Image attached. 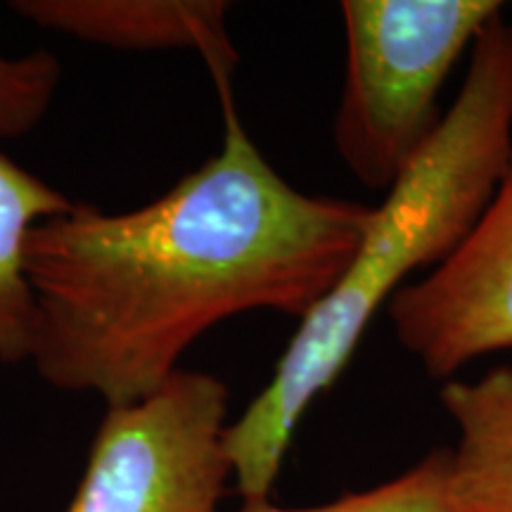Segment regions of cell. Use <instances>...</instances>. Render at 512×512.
<instances>
[{
  "mask_svg": "<svg viewBox=\"0 0 512 512\" xmlns=\"http://www.w3.org/2000/svg\"><path fill=\"white\" fill-rule=\"evenodd\" d=\"M223 145L145 207L72 202L31 230L29 358L50 387L107 408L157 392L221 320H302L356 254L373 207L292 188L242 126L233 76L214 74Z\"/></svg>",
  "mask_w": 512,
  "mask_h": 512,
  "instance_id": "obj_1",
  "label": "cell"
},
{
  "mask_svg": "<svg viewBox=\"0 0 512 512\" xmlns=\"http://www.w3.org/2000/svg\"><path fill=\"white\" fill-rule=\"evenodd\" d=\"M512 155V22L503 12L472 46L439 131L373 207L356 254L306 316L266 387L223 434L242 501H268L311 403L347 370L382 306L422 268L456 252Z\"/></svg>",
  "mask_w": 512,
  "mask_h": 512,
  "instance_id": "obj_2",
  "label": "cell"
},
{
  "mask_svg": "<svg viewBox=\"0 0 512 512\" xmlns=\"http://www.w3.org/2000/svg\"><path fill=\"white\" fill-rule=\"evenodd\" d=\"M498 0H344L347 72L332 124L356 181L387 192L430 145L446 112L439 95Z\"/></svg>",
  "mask_w": 512,
  "mask_h": 512,
  "instance_id": "obj_3",
  "label": "cell"
},
{
  "mask_svg": "<svg viewBox=\"0 0 512 512\" xmlns=\"http://www.w3.org/2000/svg\"><path fill=\"white\" fill-rule=\"evenodd\" d=\"M230 392L176 370L157 392L107 408L67 512H216L230 472Z\"/></svg>",
  "mask_w": 512,
  "mask_h": 512,
  "instance_id": "obj_4",
  "label": "cell"
},
{
  "mask_svg": "<svg viewBox=\"0 0 512 512\" xmlns=\"http://www.w3.org/2000/svg\"><path fill=\"white\" fill-rule=\"evenodd\" d=\"M394 337L430 377L512 347V155L456 252L387 306Z\"/></svg>",
  "mask_w": 512,
  "mask_h": 512,
  "instance_id": "obj_5",
  "label": "cell"
},
{
  "mask_svg": "<svg viewBox=\"0 0 512 512\" xmlns=\"http://www.w3.org/2000/svg\"><path fill=\"white\" fill-rule=\"evenodd\" d=\"M17 17L83 43L159 53L195 50L209 74H233L238 50L223 0H17Z\"/></svg>",
  "mask_w": 512,
  "mask_h": 512,
  "instance_id": "obj_6",
  "label": "cell"
},
{
  "mask_svg": "<svg viewBox=\"0 0 512 512\" xmlns=\"http://www.w3.org/2000/svg\"><path fill=\"white\" fill-rule=\"evenodd\" d=\"M441 406L458 430L448 451L453 512H512V366L477 380H446Z\"/></svg>",
  "mask_w": 512,
  "mask_h": 512,
  "instance_id": "obj_7",
  "label": "cell"
},
{
  "mask_svg": "<svg viewBox=\"0 0 512 512\" xmlns=\"http://www.w3.org/2000/svg\"><path fill=\"white\" fill-rule=\"evenodd\" d=\"M74 200L0 155V361L29 358L34 302L24 275L29 233L50 216L62 214Z\"/></svg>",
  "mask_w": 512,
  "mask_h": 512,
  "instance_id": "obj_8",
  "label": "cell"
},
{
  "mask_svg": "<svg viewBox=\"0 0 512 512\" xmlns=\"http://www.w3.org/2000/svg\"><path fill=\"white\" fill-rule=\"evenodd\" d=\"M448 451H432L403 475L311 508H278L271 501H245L235 512H453L446 491Z\"/></svg>",
  "mask_w": 512,
  "mask_h": 512,
  "instance_id": "obj_9",
  "label": "cell"
},
{
  "mask_svg": "<svg viewBox=\"0 0 512 512\" xmlns=\"http://www.w3.org/2000/svg\"><path fill=\"white\" fill-rule=\"evenodd\" d=\"M60 79V60L48 50L0 55V140L27 136L46 119Z\"/></svg>",
  "mask_w": 512,
  "mask_h": 512,
  "instance_id": "obj_10",
  "label": "cell"
}]
</instances>
